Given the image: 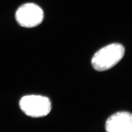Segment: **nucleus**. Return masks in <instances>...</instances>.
Here are the masks:
<instances>
[{
    "mask_svg": "<svg viewBox=\"0 0 132 132\" xmlns=\"http://www.w3.org/2000/svg\"><path fill=\"white\" fill-rule=\"evenodd\" d=\"M107 132H132V114L120 112L111 116L106 123Z\"/></svg>",
    "mask_w": 132,
    "mask_h": 132,
    "instance_id": "obj_4",
    "label": "nucleus"
},
{
    "mask_svg": "<svg viewBox=\"0 0 132 132\" xmlns=\"http://www.w3.org/2000/svg\"><path fill=\"white\" fill-rule=\"evenodd\" d=\"M15 18L21 26L30 28L36 27L42 23L44 13L37 5L27 3L21 5L18 9Z\"/></svg>",
    "mask_w": 132,
    "mask_h": 132,
    "instance_id": "obj_3",
    "label": "nucleus"
},
{
    "mask_svg": "<svg viewBox=\"0 0 132 132\" xmlns=\"http://www.w3.org/2000/svg\"><path fill=\"white\" fill-rule=\"evenodd\" d=\"M20 107L27 115L33 118L46 116L51 110V103L49 99L40 95L24 96L20 101Z\"/></svg>",
    "mask_w": 132,
    "mask_h": 132,
    "instance_id": "obj_2",
    "label": "nucleus"
},
{
    "mask_svg": "<svg viewBox=\"0 0 132 132\" xmlns=\"http://www.w3.org/2000/svg\"><path fill=\"white\" fill-rule=\"evenodd\" d=\"M124 53L125 48L122 45L112 44L96 52L92 63L96 71H106L116 65L122 59Z\"/></svg>",
    "mask_w": 132,
    "mask_h": 132,
    "instance_id": "obj_1",
    "label": "nucleus"
}]
</instances>
